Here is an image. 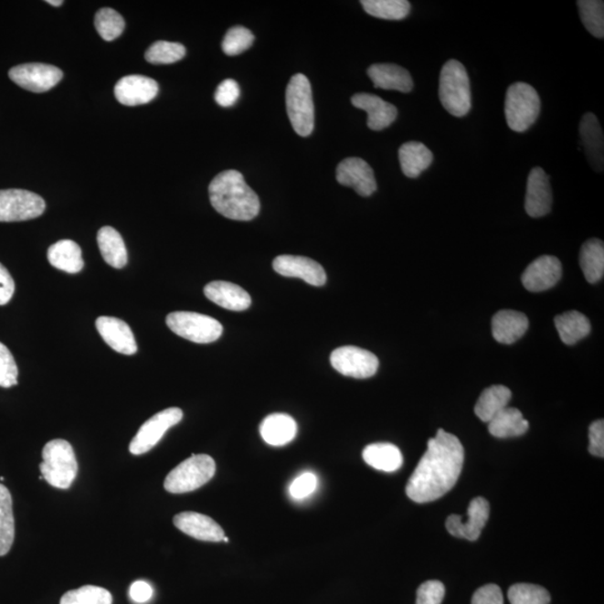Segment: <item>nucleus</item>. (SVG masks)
Instances as JSON below:
<instances>
[{"label": "nucleus", "mask_w": 604, "mask_h": 604, "mask_svg": "<svg viewBox=\"0 0 604 604\" xmlns=\"http://www.w3.org/2000/svg\"><path fill=\"white\" fill-rule=\"evenodd\" d=\"M463 462L464 449L461 440L439 429L437 436L429 440L427 452L408 479V497L424 503L446 495L461 477Z\"/></svg>", "instance_id": "1"}, {"label": "nucleus", "mask_w": 604, "mask_h": 604, "mask_svg": "<svg viewBox=\"0 0 604 604\" xmlns=\"http://www.w3.org/2000/svg\"><path fill=\"white\" fill-rule=\"evenodd\" d=\"M318 479L314 473L303 472L291 482L289 493L293 499L302 501V499L311 496L316 491Z\"/></svg>", "instance_id": "44"}, {"label": "nucleus", "mask_w": 604, "mask_h": 604, "mask_svg": "<svg viewBox=\"0 0 604 604\" xmlns=\"http://www.w3.org/2000/svg\"><path fill=\"white\" fill-rule=\"evenodd\" d=\"M158 91V83L144 76L123 77L114 87V96L118 101L128 107L142 106L153 101Z\"/></svg>", "instance_id": "18"}, {"label": "nucleus", "mask_w": 604, "mask_h": 604, "mask_svg": "<svg viewBox=\"0 0 604 604\" xmlns=\"http://www.w3.org/2000/svg\"><path fill=\"white\" fill-rule=\"evenodd\" d=\"M363 459L368 466L384 472H397L403 464L401 450L392 443L369 444L363 451Z\"/></svg>", "instance_id": "29"}, {"label": "nucleus", "mask_w": 604, "mask_h": 604, "mask_svg": "<svg viewBox=\"0 0 604 604\" xmlns=\"http://www.w3.org/2000/svg\"><path fill=\"white\" fill-rule=\"evenodd\" d=\"M166 323L179 337L193 343L209 344L217 341L223 334V326L217 319L207 314L176 312L169 313Z\"/></svg>", "instance_id": "8"}, {"label": "nucleus", "mask_w": 604, "mask_h": 604, "mask_svg": "<svg viewBox=\"0 0 604 604\" xmlns=\"http://www.w3.org/2000/svg\"><path fill=\"white\" fill-rule=\"evenodd\" d=\"M561 341L567 345H574L586 338L591 332V323L583 313L572 311L554 319Z\"/></svg>", "instance_id": "33"}, {"label": "nucleus", "mask_w": 604, "mask_h": 604, "mask_svg": "<svg viewBox=\"0 0 604 604\" xmlns=\"http://www.w3.org/2000/svg\"><path fill=\"white\" fill-rule=\"evenodd\" d=\"M352 103L367 113V126L374 132L388 128L397 118V107L376 94L357 93L352 98Z\"/></svg>", "instance_id": "21"}, {"label": "nucleus", "mask_w": 604, "mask_h": 604, "mask_svg": "<svg viewBox=\"0 0 604 604\" xmlns=\"http://www.w3.org/2000/svg\"><path fill=\"white\" fill-rule=\"evenodd\" d=\"M472 604H503L501 588L496 584H487L473 594Z\"/></svg>", "instance_id": "48"}, {"label": "nucleus", "mask_w": 604, "mask_h": 604, "mask_svg": "<svg viewBox=\"0 0 604 604\" xmlns=\"http://www.w3.org/2000/svg\"><path fill=\"white\" fill-rule=\"evenodd\" d=\"M541 112V99L535 89L518 82L508 88L505 116L508 127L515 132H525L535 123Z\"/></svg>", "instance_id": "5"}, {"label": "nucleus", "mask_w": 604, "mask_h": 604, "mask_svg": "<svg viewBox=\"0 0 604 604\" xmlns=\"http://www.w3.org/2000/svg\"><path fill=\"white\" fill-rule=\"evenodd\" d=\"M47 3L52 5V6L55 7L61 6V5L63 4L62 0H48Z\"/></svg>", "instance_id": "51"}, {"label": "nucleus", "mask_w": 604, "mask_h": 604, "mask_svg": "<svg viewBox=\"0 0 604 604\" xmlns=\"http://www.w3.org/2000/svg\"><path fill=\"white\" fill-rule=\"evenodd\" d=\"M8 76L18 87L34 93H43L61 81L63 72L54 65L28 63L12 68Z\"/></svg>", "instance_id": "12"}, {"label": "nucleus", "mask_w": 604, "mask_h": 604, "mask_svg": "<svg viewBox=\"0 0 604 604\" xmlns=\"http://www.w3.org/2000/svg\"><path fill=\"white\" fill-rule=\"evenodd\" d=\"M204 293L209 301L228 311L243 312L251 306V297L243 288L227 281L209 282L204 288Z\"/></svg>", "instance_id": "22"}, {"label": "nucleus", "mask_w": 604, "mask_h": 604, "mask_svg": "<svg viewBox=\"0 0 604 604\" xmlns=\"http://www.w3.org/2000/svg\"><path fill=\"white\" fill-rule=\"evenodd\" d=\"M185 55L186 48L183 44L158 41L147 49L144 58L152 64H173L181 61Z\"/></svg>", "instance_id": "40"}, {"label": "nucleus", "mask_w": 604, "mask_h": 604, "mask_svg": "<svg viewBox=\"0 0 604 604\" xmlns=\"http://www.w3.org/2000/svg\"><path fill=\"white\" fill-rule=\"evenodd\" d=\"M578 12L584 27L594 37H604V3L602 0H578Z\"/></svg>", "instance_id": "37"}, {"label": "nucleus", "mask_w": 604, "mask_h": 604, "mask_svg": "<svg viewBox=\"0 0 604 604\" xmlns=\"http://www.w3.org/2000/svg\"><path fill=\"white\" fill-rule=\"evenodd\" d=\"M183 416V411L179 408H169L154 414L139 429L136 436L130 442L129 451L134 456H141V454L151 451L162 440L169 429L182 421Z\"/></svg>", "instance_id": "10"}, {"label": "nucleus", "mask_w": 604, "mask_h": 604, "mask_svg": "<svg viewBox=\"0 0 604 604\" xmlns=\"http://www.w3.org/2000/svg\"><path fill=\"white\" fill-rule=\"evenodd\" d=\"M580 134L584 152L591 167L598 173L603 172L604 141L600 122L593 113L584 114L580 123Z\"/></svg>", "instance_id": "23"}, {"label": "nucleus", "mask_w": 604, "mask_h": 604, "mask_svg": "<svg viewBox=\"0 0 604 604\" xmlns=\"http://www.w3.org/2000/svg\"><path fill=\"white\" fill-rule=\"evenodd\" d=\"M98 246L104 261L109 266L116 269L126 267L128 262L127 248L117 229L111 227L100 228L98 232Z\"/></svg>", "instance_id": "30"}, {"label": "nucleus", "mask_w": 604, "mask_h": 604, "mask_svg": "<svg viewBox=\"0 0 604 604\" xmlns=\"http://www.w3.org/2000/svg\"><path fill=\"white\" fill-rule=\"evenodd\" d=\"M332 366L344 376L368 378L376 376L379 362L376 355L366 349L343 346L332 353Z\"/></svg>", "instance_id": "11"}, {"label": "nucleus", "mask_w": 604, "mask_h": 604, "mask_svg": "<svg viewBox=\"0 0 604 604\" xmlns=\"http://www.w3.org/2000/svg\"><path fill=\"white\" fill-rule=\"evenodd\" d=\"M562 277L560 260L542 256L529 264L522 276L524 287L531 292H542L553 288Z\"/></svg>", "instance_id": "17"}, {"label": "nucleus", "mask_w": 604, "mask_h": 604, "mask_svg": "<svg viewBox=\"0 0 604 604\" xmlns=\"http://www.w3.org/2000/svg\"><path fill=\"white\" fill-rule=\"evenodd\" d=\"M444 594H446V588L440 581L424 582L418 588L416 604H441Z\"/></svg>", "instance_id": "45"}, {"label": "nucleus", "mask_w": 604, "mask_h": 604, "mask_svg": "<svg viewBox=\"0 0 604 604\" xmlns=\"http://www.w3.org/2000/svg\"><path fill=\"white\" fill-rule=\"evenodd\" d=\"M489 513H491V506L485 498L472 499L469 503L467 521L463 522L462 517L459 515L449 516L446 522L447 531L454 537L464 538V540L472 542L477 541L483 527L486 526Z\"/></svg>", "instance_id": "13"}, {"label": "nucleus", "mask_w": 604, "mask_h": 604, "mask_svg": "<svg viewBox=\"0 0 604 604\" xmlns=\"http://www.w3.org/2000/svg\"><path fill=\"white\" fill-rule=\"evenodd\" d=\"M209 201L221 216L234 221H251L260 212L256 192L238 171L219 173L208 187Z\"/></svg>", "instance_id": "2"}, {"label": "nucleus", "mask_w": 604, "mask_h": 604, "mask_svg": "<svg viewBox=\"0 0 604 604\" xmlns=\"http://www.w3.org/2000/svg\"><path fill=\"white\" fill-rule=\"evenodd\" d=\"M42 477L49 485L69 489L78 476V461L71 443L57 439L45 444L43 462L39 464Z\"/></svg>", "instance_id": "4"}, {"label": "nucleus", "mask_w": 604, "mask_h": 604, "mask_svg": "<svg viewBox=\"0 0 604 604\" xmlns=\"http://www.w3.org/2000/svg\"><path fill=\"white\" fill-rule=\"evenodd\" d=\"M154 594L151 584L146 581H136L129 588V597L136 603H146L151 600Z\"/></svg>", "instance_id": "50"}, {"label": "nucleus", "mask_w": 604, "mask_h": 604, "mask_svg": "<svg viewBox=\"0 0 604 604\" xmlns=\"http://www.w3.org/2000/svg\"><path fill=\"white\" fill-rule=\"evenodd\" d=\"M336 178L343 186L352 187L363 197L371 196L377 189L376 175L372 167L362 158L344 159L338 164Z\"/></svg>", "instance_id": "14"}, {"label": "nucleus", "mask_w": 604, "mask_h": 604, "mask_svg": "<svg viewBox=\"0 0 604 604\" xmlns=\"http://www.w3.org/2000/svg\"><path fill=\"white\" fill-rule=\"evenodd\" d=\"M581 269L588 283L602 281L604 274V246L601 239L591 238L583 244L580 252Z\"/></svg>", "instance_id": "34"}, {"label": "nucleus", "mask_w": 604, "mask_h": 604, "mask_svg": "<svg viewBox=\"0 0 604 604\" xmlns=\"http://www.w3.org/2000/svg\"><path fill=\"white\" fill-rule=\"evenodd\" d=\"M286 103L291 126L299 136H311L314 127V108L311 82L303 74H296L289 82Z\"/></svg>", "instance_id": "7"}, {"label": "nucleus", "mask_w": 604, "mask_h": 604, "mask_svg": "<svg viewBox=\"0 0 604 604\" xmlns=\"http://www.w3.org/2000/svg\"><path fill=\"white\" fill-rule=\"evenodd\" d=\"M94 26L104 41L111 42L118 38L122 34L124 26V19L118 12L112 8H102L96 15L94 18Z\"/></svg>", "instance_id": "38"}, {"label": "nucleus", "mask_w": 604, "mask_h": 604, "mask_svg": "<svg viewBox=\"0 0 604 604\" xmlns=\"http://www.w3.org/2000/svg\"><path fill=\"white\" fill-rule=\"evenodd\" d=\"M216 472L217 464L211 456L193 454L168 473L164 487L171 493H191L207 485Z\"/></svg>", "instance_id": "6"}, {"label": "nucleus", "mask_w": 604, "mask_h": 604, "mask_svg": "<svg viewBox=\"0 0 604 604\" xmlns=\"http://www.w3.org/2000/svg\"><path fill=\"white\" fill-rule=\"evenodd\" d=\"M361 4L371 16L387 21H402L411 12V4L407 0H362Z\"/></svg>", "instance_id": "36"}, {"label": "nucleus", "mask_w": 604, "mask_h": 604, "mask_svg": "<svg viewBox=\"0 0 604 604\" xmlns=\"http://www.w3.org/2000/svg\"><path fill=\"white\" fill-rule=\"evenodd\" d=\"M374 87L408 93L413 90V79L408 69L397 64H374L367 69Z\"/></svg>", "instance_id": "24"}, {"label": "nucleus", "mask_w": 604, "mask_h": 604, "mask_svg": "<svg viewBox=\"0 0 604 604\" xmlns=\"http://www.w3.org/2000/svg\"><path fill=\"white\" fill-rule=\"evenodd\" d=\"M254 35L243 26H234L228 29L222 42L223 52L229 57H236L252 47Z\"/></svg>", "instance_id": "42"}, {"label": "nucleus", "mask_w": 604, "mask_h": 604, "mask_svg": "<svg viewBox=\"0 0 604 604\" xmlns=\"http://www.w3.org/2000/svg\"><path fill=\"white\" fill-rule=\"evenodd\" d=\"M552 204L550 177L541 167L533 168L527 179L526 213L534 218L546 217L551 212Z\"/></svg>", "instance_id": "16"}, {"label": "nucleus", "mask_w": 604, "mask_h": 604, "mask_svg": "<svg viewBox=\"0 0 604 604\" xmlns=\"http://www.w3.org/2000/svg\"><path fill=\"white\" fill-rule=\"evenodd\" d=\"M18 368L13 354L0 343V387L8 388L17 386Z\"/></svg>", "instance_id": "43"}, {"label": "nucleus", "mask_w": 604, "mask_h": 604, "mask_svg": "<svg viewBox=\"0 0 604 604\" xmlns=\"http://www.w3.org/2000/svg\"><path fill=\"white\" fill-rule=\"evenodd\" d=\"M216 101L219 106L228 108L236 104L239 98V87L234 79H228L219 84L217 89Z\"/></svg>", "instance_id": "46"}, {"label": "nucleus", "mask_w": 604, "mask_h": 604, "mask_svg": "<svg viewBox=\"0 0 604 604\" xmlns=\"http://www.w3.org/2000/svg\"><path fill=\"white\" fill-rule=\"evenodd\" d=\"M439 98L444 109L454 117L467 116L472 107L471 81L466 68L457 59L443 65L439 82Z\"/></svg>", "instance_id": "3"}, {"label": "nucleus", "mask_w": 604, "mask_h": 604, "mask_svg": "<svg viewBox=\"0 0 604 604\" xmlns=\"http://www.w3.org/2000/svg\"><path fill=\"white\" fill-rule=\"evenodd\" d=\"M508 599L512 604H548L550 593L540 586L528 583L514 584L509 588Z\"/></svg>", "instance_id": "39"}, {"label": "nucleus", "mask_w": 604, "mask_h": 604, "mask_svg": "<svg viewBox=\"0 0 604 604\" xmlns=\"http://www.w3.org/2000/svg\"><path fill=\"white\" fill-rule=\"evenodd\" d=\"M223 541L226 542V543H228L229 540H228V537H224V540H223Z\"/></svg>", "instance_id": "52"}, {"label": "nucleus", "mask_w": 604, "mask_h": 604, "mask_svg": "<svg viewBox=\"0 0 604 604\" xmlns=\"http://www.w3.org/2000/svg\"><path fill=\"white\" fill-rule=\"evenodd\" d=\"M298 431L293 418L284 413H274L268 416L260 426V433L264 441L273 447L286 446L291 443Z\"/></svg>", "instance_id": "26"}, {"label": "nucleus", "mask_w": 604, "mask_h": 604, "mask_svg": "<svg viewBox=\"0 0 604 604\" xmlns=\"http://www.w3.org/2000/svg\"><path fill=\"white\" fill-rule=\"evenodd\" d=\"M588 452L596 457H604V422L603 420L594 421L588 428Z\"/></svg>", "instance_id": "47"}, {"label": "nucleus", "mask_w": 604, "mask_h": 604, "mask_svg": "<svg viewBox=\"0 0 604 604\" xmlns=\"http://www.w3.org/2000/svg\"><path fill=\"white\" fill-rule=\"evenodd\" d=\"M529 423L521 411L515 408H506L488 423L489 432L496 438L523 436L528 431Z\"/></svg>", "instance_id": "31"}, {"label": "nucleus", "mask_w": 604, "mask_h": 604, "mask_svg": "<svg viewBox=\"0 0 604 604\" xmlns=\"http://www.w3.org/2000/svg\"><path fill=\"white\" fill-rule=\"evenodd\" d=\"M112 596L106 588L86 586L64 594L59 604H112Z\"/></svg>", "instance_id": "41"}, {"label": "nucleus", "mask_w": 604, "mask_h": 604, "mask_svg": "<svg viewBox=\"0 0 604 604\" xmlns=\"http://www.w3.org/2000/svg\"><path fill=\"white\" fill-rule=\"evenodd\" d=\"M528 326L525 314L515 311H501L493 318V336L498 343L511 345L525 334Z\"/></svg>", "instance_id": "25"}, {"label": "nucleus", "mask_w": 604, "mask_h": 604, "mask_svg": "<svg viewBox=\"0 0 604 604\" xmlns=\"http://www.w3.org/2000/svg\"><path fill=\"white\" fill-rule=\"evenodd\" d=\"M512 392L506 387L493 386L482 393L475 407L476 416L482 422H491L497 414L508 407Z\"/></svg>", "instance_id": "32"}, {"label": "nucleus", "mask_w": 604, "mask_h": 604, "mask_svg": "<svg viewBox=\"0 0 604 604\" xmlns=\"http://www.w3.org/2000/svg\"><path fill=\"white\" fill-rule=\"evenodd\" d=\"M15 540L13 498L7 487L0 483V556L11 551Z\"/></svg>", "instance_id": "35"}, {"label": "nucleus", "mask_w": 604, "mask_h": 604, "mask_svg": "<svg viewBox=\"0 0 604 604\" xmlns=\"http://www.w3.org/2000/svg\"><path fill=\"white\" fill-rule=\"evenodd\" d=\"M273 269L281 276L302 279L314 287H322L327 281L321 264L306 257L279 256L273 260Z\"/></svg>", "instance_id": "15"}, {"label": "nucleus", "mask_w": 604, "mask_h": 604, "mask_svg": "<svg viewBox=\"0 0 604 604\" xmlns=\"http://www.w3.org/2000/svg\"><path fill=\"white\" fill-rule=\"evenodd\" d=\"M174 525L186 535L203 542H222L223 528L213 518L203 514L184 512L174 517Z\"/></svg>", "instance_id": "19"}, {"label": "nucleus", "mask_w": 604, "mask_h": 604, "mask_svg": "<svg viewBox=\"0 0 604 604\" xmlns=\"http://www.w3.org/2000/svg\"><path fill=\"white\" fill-rule=\"evenodd\" d=\"M15 292V282L11 273L0 263V306L11 302Z\"/></svg>", "instance_id": "49"}, {"label": "nucleus", "mask_w": 604, "mask_h": 604, "mask_svg": "<svg viewBox=\"0 0 604 604\" xmlns=\"http://www.w3.org/2000/svg\"><path fill=\"white\" fill-rule=\"evenodd\" d=\"M48 262L58 270L79 273L84 267L82 249L72 239H62L48 248Z\"/></svg>", "instance_id": "28"}, {"label": "nucleus", "mask_w": 604, "mask_h": 604, "mask_svg": "<svg viewBox=\"0 0 604 604\" xmlns=\"http://www.w3.org/2000/svg\"><path fill=\"white\" fill-rule=\"evenodd\" d=\"M47 207L44 199L24 189L0 191V222H22L41 217Z\"/></svg>", "instance_id": "9"}, {"label": "nucleus", "mask_w": 604, "mask_h": 604, "mask_svg": "<svg viewBox=\"0 0 604 604\" xmlns=\"http://www.w3.org/2000/svg\"><path fill=\"white\" fill-rule=\"evenodd\" d=\"M398 159L403 174L408 178H418L431 166L433 154L426 144L410 142L402 144L399 148Z\"/></svg>", "instance_id": "27"}, {"label": "nucleus", "mask_w": 604, "mask_h": 604, "mask_svg": "<svg viewBox=\"0 0 604 604\" xmlns=\"http://www.w3.org/2000/svg\"><path fill=\"white\" fill-rule=\"evenodd\" d=\"M96 326L100 336L113 351L123 354V355H133L137 353L138 346L132 328L122 319L99 317Z\"/></svg>", "instance_id": "20"}]
</instances>
